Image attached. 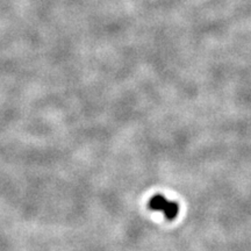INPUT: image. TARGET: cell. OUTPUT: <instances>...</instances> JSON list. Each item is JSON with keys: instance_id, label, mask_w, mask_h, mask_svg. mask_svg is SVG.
<instances>
[{"instance_id": "1", "label": "cell", "mask_w": 251, "mask_h": 251, "mask_svg": "<svg viewBox=\"0 0 251 251\" xmlns=\"http://www.w3.org/2000/svg\"><path fill=\"white\" fill-rule=\"evenodd\" d=\"M169 200L165 199L164 196L162 194H156L153 196L149 201V208L152 211H164L165 207L168 206Z\"/></svg>"}, {"instance_id": "2", "label": "cell", "mask_w": 251, "mask_h": 251, "mask_svg": "<svg viewBox=\"0 0 251 251\" xmlns=\"http://www.w3.org/2000/svg\"><path fill=\"white\" fill-rule=\"evenodd\" d=\"M164 215L168 220H175L177 218L178 213H179V203L176 201H169L168 206L165 207L164 211Z\"/></svg>"}]
</instances>
